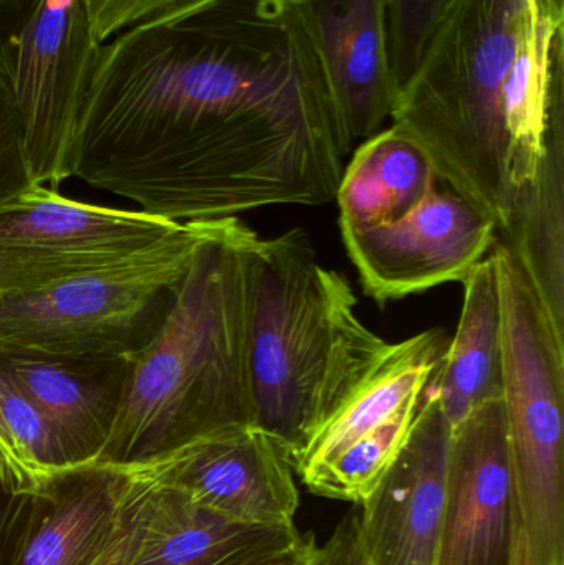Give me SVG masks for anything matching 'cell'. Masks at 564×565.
I'll return each instance as SVG.
<instances>
[{"mask_svg":"<svg viewBox=\"0 0 564 565\" xmlns=\"http://www.w3.org/2000/svg\"><path fill=\"white\" fill-rule=\"evenodd\" d=\"M348 154L291 0H189L103 43L72 179L194 224L330 204Z\"/></svg>","mask_w":564,"mask_h":565,"instance_id":"cell-1","label":"cell"},{"mask_svg":"<svg viewBox=\"0 0 564 565\" xmlns=\"http://www.w3.org/2000/svg\"><path fill=\"white\" fill-rule=\"evenodd\" d=\"M257 241L237 217L205 222L158 332L129 358L118 414L92 465L145 463L198 438L255 425L251 306Z\"/></svg>","mask_w":564,"mask_h":565,"instance_id":"cell-2","label":"cell"},{"mask_svg":"<svg viewBox=\"0 0 564 565\" xmlns=\"http://www.w3.org/2000/svg\"><path fill=\"white\" fill-rule=\"evenodd\" d=\"M393 349L361 321L350 281L318 262L304 228L258 237L251 306L255 425L291 465Z\"/></svg>","mask_w":564,"mask_h":565,"instance_id":"cell-3","label":"cell"},{"mask_svg":"<svg viewBox=\"0 0 564 565\" xmlns=\"http://www.w3.org/2000/svg\"><path fill=\"white\" fill-rule=\"evenodd\" d=\"M535 0H460L397 98L393 125L429 152L439 181L510 217L506 103Z\"/></svg>","mask_w":564,"mask_h":565,"instance_id":"cell-4","label":"cell"},{"mask_svg":"<svg viewBox=\"0 0 564 565\" xmlns=\"http://www.w3.org/2000/svg\"><path fill=\"white\" fill-rule=\"evenodd\" d=\"M502 315V402L515 537L526 565H564V329L515 255L493 244Z\"/></svg>","mask_w":564,"mask_h":565,"instance_id":"cell-5","label":"cell"},{"mask_svg":"<svg viewBox=\"0 0 564 565\" xmlns=\"http://www.w3.org/2000/svg\"><path fill=\"white\" fill-rule=\"evenodd\" d=\"M204 231L32 184L0 209V298L191 254Z\"/></svg>","mask_w":564,"mask_h":565,"instance_id":"cell-6","label":"cell"},{"mask_svg":"<svg viewBox=\"0 0 564 565\" xmlns=\"http://www.w3.org/2000/svg\"><path fill=\"white\" fill-rule=\"evenodd\" d=\"M103 43L88 0H0V88L35 184L72 179V149Z\"/></svg>","mask_w":564,"mask_h":565,"instance_id":"cell-7","label":"cell"},{"mask_svg":"<svg viewBox=\"0 0 564 565\" xmlns=\"http://www.w3.org/2000/svg\"><path fill=\"white\" fill-rule=\"evenodd\" d=\"M194 252L131 270L2 296L0 354L131 358L158 332Z\"/></svg>","mask_w":564,"mask_h":565,"instance_id":"cell-8","label":"cell"},{"mask_svg":"<svg viewBox=\"0 0 564 565\" xmlns=\"http://www.w3.org/2000/svg\"><path fill=\"white\" fill-rule=\"evenodd\" d=\"M489 214L439 188L391 224L341 228L364 291L380 302L466 280L496 244Z\"/></svg>","mask_w":564,"mask_h":565,"instance_id":"cell-9","label":"cell"},{"mask_svg":"<svg viewBox=\"0 0 564 565\" xmlns=\"http://www.w3.org/2000/svg\"><path fill=\"white\" fill-rule=\"evenodd\" d=\"M162 484L244 526L295 524L300 497L285 448L257 425L189 441L155 458Z\"/></svg>","mask_w":564,"mask_h":565,"instance_id":"cell-10","label":"cell"},{"mask_svg":"<svg viewBox=\"0 0 564 565\" xmlns=\"http://www.w3.org/2000/svg\"><path fill=\"white\" fill-rule=\"evenodd\" d=\"M513 540L512 467L499 397L453 428L437 565H510Z\"/></svg>","mask_w":564,"mask_h":565,"instance_id":"cell-11","label":"cell"},{"mask_svg":"<svg viewBox=\"0 0 564 565\" xmlns=\"http://www.w3.org/2000/svg\"><path fill=\"white\" fill-rule=\"evenodd\" d=\"M453 425L424 395L407 444L380 487L360 504L370 565H437L447 500Z\"/></svg>","mask_w":564,"mask_h":565,"instance_id":"cell-12","label":"cell"},{"mask_svg":"<svg viewBox=\"0 0 564 565\" xmlns=\"http://www.w3.org/2000/svg\"><path fill=\"white\" fill-rule=\"evenodd\" d=\"M390 0H294L348 152L393 118L397 103Z\"/></svg>","mask_w":564,"mask_h":565,"instance_id":"cell-13","label":"cell"},{"mask_svg":"<svg viewBox=\"0 0 564 565\" xmlns=\"http://www.w3.org/2000/svg\"><path fill=\"white\" fill-rule=\"evenodd\" d=\"M0 369L45 418L70 467L92 465L118 414L129 358L0 354Z\"/></svg>","mask_w":564,"mask_h":565,"instance_id":"cell-14","label":"cell"},{"mask_svg":"<svg viewBox=\"0 0 564 565\" xmlns=\"http://www.w3.org/2000/svg\"><path fill=\"white\" fill-rule=\"evenodd\" d=\"M128 465L73 468L26 524L10 565H93L115 530Z\"/></svg>","mask_w":564,"mask_h":565,"instance_id":"cell-15","label":"cell"},{"mask_svg":"<svg viewBox=\"0 0 564 565\" xmlns=\"http://www.w3.org/2000/svg\"><path fill=\"white\" fill-rule=\"evenodd\" d=\"M301 537L295 524L232 523L202 510L159 477L129 565H241L287 550Z\"/></svg>","mask_w":564,"mask_h":565,"instance_id":"cell-16","label":"cell"},{"mask_svg":"<svg viewBox=\"0 0 564 565\" xmlns=\"http://www.w3.org/2000/svg\"><path fill=\"white\" fill-rule=\"evenodd\" d=\"M449 335L429 329L396 342L390 358L360 391L313 435L297 460L301 481L323 470L348 447L396 417L404 408L419 405L446 354Z\"/></svg>","mask_w":564,"mask_h":565,"instance_id":"cell-17","label":"cell"},{"mask_svg":"<svg viewBox=\"0 0 564 565\" xmlns=\"http://www.w3.org/2000/svg\"><path fill=\"white\" fill-rule=\"evenodd\" d=\"M456 334L427 387L453 428L476 408L502 397V315L492 257L470 270Z\"/></svg>","mask_w":564,"mask_h":565,"instance_id":"cell-18","label":"cell"},{"mask_svg":"<svg viewBox=\"0 0 564 565\" xmlns=\"http://www.w3.org/2000/svg\"><path fill=\"white\" fill-rule=\"evenodd\" d=\"M433 159L397 125L381 129L354 151L337 198L341 228L391 224L419 207L437 189Z\"/></svg>","mask_w":564,"mask_h":565,"instance_id":"cell-19","label":"cell"},{"mask_svg":"<svg viewBox=\"0 0 564 565\" xmlns=\"http://www.w3.org/2000/svg\"><path fill=\"white\" fill-rule=\"evenodd\" d=\"M500 234L564 329V119L550 131L542 166L513 199Z\"/></svg>","mask_w":564,"mask_h":565,"instance_id":"cell-20","label":"cell"},{"mask_svg":"<svg viewBox=\"0 0 564 565\" xmlns=\"http://www.w3.org/2000/svg\"><path fill=\"white\" fill-rule=\"evenodd\" d=\"M45 418L0 369V481L13 500H40L72 471Z\"/></svg>","mask_w":564,"mask_h":565,"instance_id":"cell-21","label":"cell"},{"mask_svg":"<svg viewBox=\"0 0 564 565\" xmlns=\"http://www.w3.org/2000/svg\"><path fill=\"white\" fill-rule=\"evenodd\" d=\"M421 404L404 408L396 417L348 447L323 470L305 480V487L318 497L363 503L380 487L403 451Z\"/></svg>","mask_w":564,"mask_h":565,"instance_id":"cell-22","label":"cell"},{"mask_svg":"<svg viewBox=\"0 0 564 565\" xmlns=\"http://www.w3.org/2000/svg\"><path fill=\"white\" fill-rule=\"evenodd\" d=\"M460 0H390V58L397 98L419 68L434 36Z\"/></svg>","mask_w":564,"mask_h":565,"instance_id":"cell-23","label":"cell"},{"mask_svg":"<svg viewBox=\"0 0 564 565\" xmlns=\"http://www.w3.org/2000/svg\"><path fill=\"white\" fill-rule=\"evenodd\" d=\"M128 467V483L123 494L115 530L93 565H129L135 554L149 504L159 484V471L152 460Z\"/></svg>","mask_w":564,"mask_h":565,"instance_id":"cell-24","label":"cell"},{"mask_svg":"<svg viewBox=\"0 0 564 565\" xmlns=\"http://www.w3.org/2000/svg\"><path fill=\"white\" fill-rule=\"evenodd\" d=\"M35 184L26 159L22 126L0 88V209Z\"/></svg>","mask_w":564,"mask_h":565,"instance_id":"cell-25","label":"cell"},{"mask_svg":"<svg viewBox=\"0 0 564 565\" xmlns=\"http://www.w3.org/2000/svg\"><path fill=\"white\" fill-rule=\"evenodd\" d=\"M185 2L189 0H88V6L96 36L105 43L123 30Z\"/></svg>","mask_w":564,"mask_h":565,"instance_id":"cell-26","label":"cell"},{"mask_svg":"<svg viewBox=\"0 0 564 565\" xmlns=\"http://www.w3.org/2000/svg\"><path fill=\"white\" fill-rule=\"evenodd\" d=\"M311 565H370L361 544L358 513H348L327 543H317Z\"/></svg>","mask_w":564,"mask_h":565,"instance_id":"cell-27","label":"cell"},{"mask_svg":"<svg viewBox=\"0 0 564 565\" xmlns=\"http://www.w3.org/2000/svg\"><path fill=\"white\" fill-rule=\"evenodd\" d=\"M315 547H317V541L308 534L287 550L265 554L241 565H311Z\"/></svg>","mask_w":564,"mask_h":565,"instance_id":"cell-28","label":"cell"},{"mask_svg":"<svg viewBox=\"0 0 564 565\" xmlns=\"http://www.w3.org/2000/svg\"><path fill=\"white\" fill-rule=\"evenodd\" d=\"M510 565H526L525 557H523L522 544L517 540H513L512 564Z\"/></svg>","mask_w":564,"mask_h":565,"instance_id":"cell-29","label":"cell"},{"mask_svg":"<svg viewBox=\"0 0 564 565\" xmlns=\"http://www.w3.org/2000/svg\"><path fill=\"white\" fill-rule=\"evenodd\" d=\"M3 497H9V494L6 493V490H3L2 481H0V543H2V536H3V524H6V516H3Z\"/></svg>","mask_w":564,"mask_h":565,"instance_id":"cell-30","label":"cell"},{"mask_svg":"<svg viewBox=\"0 0 564 565\" xmlns=\"http://www.w3.org/2000/svg\"><path fill=\"white\" fill-rule=\"evenodd\" d=\"M291 2H294V0H291Z\"/></svg>","mask_w":564,"mask_h":565,"instance_id":"cell-31","label":"cell"}]
</instances>
